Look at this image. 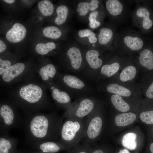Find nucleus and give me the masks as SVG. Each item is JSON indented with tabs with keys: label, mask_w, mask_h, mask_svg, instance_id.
<instances>
[{
	"label": "nucleus",
	"mask_w": 153,
	"mask_h": 153,
	"mask_svg": "<svg viewBox=\"0 0 153 153\" xmlns=\"http://www.w3.org/2000/svg\"><path fill=\"white\" fill-rule=\"evenodd\" d=\"M3 1L6 2L9 4L12 3L15 1L14 0H4Z\"/></svg>",
	"instance_id": "79ce46f5"
},
{
	"label": "nucleus",
	"mask_w": 153,
	"mask_h": 153,
	"mask_svg": "<svg viewBox=\"0 0 153 153\" xmlns=\"http://www.w3.org/2000/svg\"><path fill=\"white\" fill-rule=\"evenodd\" d=\"M56 44L52 42L45 43H39L37 44L35 48L36 52L39 54L45 55L55 48Z\"/></svg>",
	"instance_id": "c756f323"
},
{
	"label": "nucleus",
	"mask_w": 153,
	"mask_h": 153,
	"mask_svg": "<svg viewBox=\"0 0 153 153\" xmlns=\"http://www.w3.org/2000/svg\"><path fill=\"white\" fill-rule=\"evenodd\" d=\"M136 135L134 133H130L124 135L122 139V144L125 148L130 150H135L136 148Z\"/></svg>",
	"instance_id": "a878e982"
},
{
	"label": "nucleus",
	"mask_w": 153,
	"mask_h": 153,
	"mask_svg": "<svg viewBox=\"0 0 153 153\" xmlns=\"http://www.w3.org/2000/svg\"><path fill=\"white\" fill-rule=\"evenodd\" d=\"M99 12L95 10L90 13L89 17V25L92 28H95L100 26L101 22L97 20V17L99 15Z\"/></svg>",
	"instance_id": "72a5a7b5"
},
{
	"label": "nucleus",
	"mask_w": 153,
	"mask_h": 153,
	"mask_svg": "<svg viewBox=\"0 0 153 153\" xmlns=\"http://www.w3.org/2000/svg\"><path fill=\"white\" fill-rule=\"evenodd\" d=\"M145 94L148 98L153 99V82L147 89Z\"/></svg>",
	"instance_id": "e433bc0d"
},
{
	"label": "nucleus",
	"mask_w": 153,
	"mask_h": 153,
	"mask_svg": "<svg viewBox=\"0 0 153 153\" xmlns=\"http://www.w3.org/2000/svg\"><path fill=\"white\" fill-rule=\"evenodd\" d=\"M126 58L118 55L114 57L109 63L103 65L101 68V74L107 77L114 76L124 65Z\"/></svg>",
	"instance_id": "9b49d317"
},
{
	"label": "nucleus",
	"mask_w": 153,
	"mask_h": 153,
	"mask_svg": "<svg viewBox=\"0 0 153 153\" xmlns=\"http://www.w3.org/2000/svg\"><path fill=\"white\" fill-rule=\"evenodd\" d=\"M99 53L94 49L88 51L86 54V58L89 66L94 70L98 69L101 67L103 61L99 57Z\"/></svg>",
	"instance_id": "aec40b11"
},
{
	"label": "nucleus",
	"mask_w": 153,
	"mask_h": 153,
	"mask_svg": "<svg viewBox=\"0 0 153 153\" xmlns=\"http://www.w3.org/2000/svg\"><path fill=\"white\" fill-rule=\"evenodd\" d=\"M19 94L20 97L26 102L29 104H35L40 101L42 92L39 86L30 84L22 87Z\"/></svg>",
	"instance_id": "1a4fd4ad"
},
{
	"label": "nucleus",
	"mask_w": 153,
	"mask_h": 153,
	"mask_svg": "<svg viewBox=\"0 0 153 153\" xmlns=\"http://www.w3.org/2000/svg\"><path fill=\"white\" fill-rule=\"evenodd\" d=\"M6 48V45L4 42L1 40H0V52L1 53L4 51Z\"/></svg>",
	"instance_id": "58836bf2"
},
{
	"label": "nucleus",
	"mask_w": 153,
	"mask_h": 153,
	"mask_svg": "<svg viewBox=\"0 0 153 153\" xmlns=\"http://www.w3.org/2000/svg\"><path fill=\"white\" fill-rule=\"evenodd\" d=\"M43 153H55L64 150H69L73 147L71 146L60 142L51 141H44L32 143Z\"/></svg>",
	"instance_id": "9d476101"
},
{
	"label": "nucleus",
	"mask_w": 153,
	"mask_h": 153,
	"mask_svg": "<svg viewBox=\"0 0 153 153\" xmlns=\"http://www.w3.org/2000/svg\"><path fill=\"white\" fill-rule=\"evenodd\" d=\"M56 70L54 66L48 64L41 68L39 73L42 79L44 81L48 80L49 78H53L56 74Z\"/></svg>",
	"instance_id": "bb28decb"
},
{
	"label": "nucleus",
	"mask_w": 153,
	"mask_h": 153,
	"mask_svg": "<svg viewBox=\"0 0 153 153\" xmlns=\"http://www.w3.org/2000/svg\"><path fill=\"white\" fill-rule=\"evenodd\" d=\"M0 153H10L16 145L18 140L10 136L8 132L0 133Z\"/></svg>",
	"instance_id": "dca6fc26"
},
{
	"label": "nucleus",
	"mask_w": 153,
	"mask_h": 153,
	"mask_svg": "<svg viewBox=\"0 0 153 153\" xmlns=\"http://www.w3.org/2000/svg\"><path fill=\"white\" fill-rule=\"evenodd\" d=\"M99 1L97 0H92L90 2H81L78 3L77 11L81 16L86 15L89 10L93 11L99 6Z\"/></svg>",
	"instance_id": "b1692460"
},
{
	"label": "nucleus",
	"mask_w": 153,
	"mask_h": 153,
	"mask_svg": "<svg viewBox=\"0 0 153 153\" xmlns=\"http://www.w3.org/2000/svg\"><path fill=\"white\" fill-rule=\"evenodd\" d=\"M79 36L81 38L88 37L89 41L91 43L94 44L97 41L95 34L88 29H85L80 30L78 32Z\"/></svg>",
	"instance_id": "473e14b6"
},
{
	"label": "nucleus",
	"mask_w": 153,
	"mask_h": 153,
	"mask_svg": "<svg viewBox=\"0 0 153 153\" xmlns=\"http://www.w3.org/2000/svg\"><path fill=\"white\" fill-rule=\"evenodd\" d=\"M11 66L10 61L0 59V75L3 74Z\"/></svg>",
	"instance_id": "c9c22d12"
},
{
	"label": "nucleus",
	"mask_w": 153,
	"mask_h": 153,
	"mask_svg": "<svg viewBox=\"0 0 153 153\" xmlns=\"http://www.w3.org/2000/svg\"><path fill=\"white\" fill-rule=\"evenodd\" d=\"M131 58H126L122 70L119 76V79L123 83H129L133 81L137 74V67Z\"/></svg>",
	"instance_id": "f8f14e48"
},
{
	"label": "nucleus",
	"mask_w": 153,
	"mask_h": 153,
	"mask_svg": "<svg viewBox=\"0 0 153 153\" xmlns=\"http://www.w3.org/2000/svg\"><path fill=\"white\" fill-rule=\"evenodd\" d=\"M134 60L137 65L151 70L153 69V52L147 48H144L138 53Z\"/></svg>",
	"instance_id": "ddd939ff"
},
{
	"label": "nucleus",
	"mask_w": 153,
	"mask_h": 153,
	"mask_svg": "<svg viewBox=\"0 0 153 153\" xmlns=\"http://www.w3.org/2000/svg\"><path fill=\"white\" fill-rule=\"evenodd\" d=\"M96 105L95 100L93 98H83L78 103L72 104L62 117L63 118L69 117L84 118L92 112Z\"/></svg>",
	"instance_id": "39448f33"
},
{
	"label": "nucleus",
	"mask_w": 153,
	"mask_h": 153,
	"mask_svg": "<svg viewBox=\"0 0 153 153\" xmlns=\"http://www.w3.org/2000/svg\"><path fill=\"white\" fill-rule=\"evenodd\" d=\"M150 150L151 153H153V143L150 144Z\"/></svg>",
	"instance_id": "a19ab883"
},
{
	"label": "nucleus",
	"mask_w": 153,
	"mask_h": 153,
	"mask_svg": "<svg viewBox=\"0 0 153 153\" xmlns=\"http://www.w3.org/2000/svg\"><path fill=\"white\" fill-rule=\"evenodd\" d=\"M52 94L53 99L58 103L61 105L66 110L71 107V103L70 95L67 92L60 91L58 88H54Z\"/></svg>",
	"instance_id": "a211bd4d"
},
{
	"label": "nucleus",
	"mask_w": 153,
	"mask_h": 153,
	"mask_svg": "<svg viewBox=\"0 0 153 153\" xmlns=\"http://www.w3.org/2000/svg\"><path fill=\"white\" fill-rule=\"evenodd\" d=\"M22 118L16 114L12 108L7 104L0 108V133L8 132L22 124Z\"/></svg>",
	"instance_id": "423d86ee"
},
{
	"label": "nucleus",
	"mask_w": 153,
	"mask_h": 153,
	"mask_svg": "<svg viewBox=\"0 0 153 153\" xmlns=\"http://www.w3.org/2000/svg\"><path fill=\"white\" fill-rule=\"evenodd\" d=\"M63 80L69 88L76 90H81L85 86L84 82L77 77L71 75H65Z\"/></svg>",
	"instance_id": "5701e85b"
},
{
	"label": "nucleus",
	"mask_w": 153,
	"mask_h": 153,
	"mask_svg": "<svg viewBox=\"0 0 153 153\" xmlns=\"http://www.w3.org/2000/svg\"><path fill=\"white\" fill-rule=\"evenodd\" d=\"M115 28L103 27L99 30L97 39L99 44L103 46L112 45L116 33Z\"/></svg>",
	"instance_id": "2eb2a0df"
},
{
	"label": "nucleus",
	"mask_w": 153,
	"mask_h": 153,
	"mask_svg": "<svg viewBox=\"0 0 153 153\" xmlns=\"http://www.w3.org/2000/svg\"><path fill=\"white\" fill-rule=\"evenodd\" d=\"M105 7L109 15L117 24L122 22L126 18L128 9L127 6L122 1L107 0Z\"/></svg>",
	"instance_id": "6e6552de"
},
{
	"label": "nucleus",
	"mask_w": 153,
	"mask_h": 153,
	"mask_svg": "<svg viewBox=\"0 0 153 153\" xmlns=\"http://www.w3.org/2000/svg\"><path fill=\"white\" fill-rule=\"evenodd\" d=\"M140 118L142 122L147 124H153V110L145 111L142 112Z\"/></svg>",
	"instance_id": "f704fd0d"
},
{
	"label": "nucleus",
	"mask_w": 153,
	"mask_h": 153,
	"mask_svg": "<svg viewBox=\"0 0 153 153\" xmlns=\"http://www.w3.org/2000/svg\"><path fill=\"white\" fill-rule=\"evenodd\" d=\"M150 15V12L147 7L137 4L131 14L133 26L143 32L149 29L153 25Z\"/></svg>",
	"instance_id": "0eeeda50"
},
{
	"label": "nucleus",
	"mask_w": 153,
	"mask_h": 153,
	"mask_svg": "<svg viewBox=\"0 0 153 153\" xmlns=\"http://www.w3.org/2000/svg\"><path fill=\"white\" fill-rule=\"evenodd\" d=\"M67 54L73 69L79 70L82 63V56L79 49L75 47H71L68 49Z\"/></svg>",
	"instance_id": "6ab92c4d"
},
{
	"label": "nucleus",
	"mask_w": 153,
	"mask_h": 153,
	"mask_svg": "<svg viewBox=\"0 0 153 153\" xmlns=\"http://www.w3.org/2000/svg\"><path fill=\"white\" fill-rule=\"evenodd\" d=\"M26 29L24 26L20 23H16L7 32L6 39L9 41L16 43L22 40L26 36Z\"/></svg>",
	"instance_id": "4468645a"
},
{
	"label": "nucleus",
	"mask_w": 153,
	"mask_h": 153,
	"mask_svg": "<svg viewBox=\"0 0 153 153\" xmlns=\"http://www.w3.org/2000/svg\"></svg>",
	"instance_id": "a18cd8bd"
},
{
	"label": "nucleus",
	"mask_w": 153,
	"mask_h": 153,
	"mask_svg": "<svg viewBox=\"0 0 153 153\" xmlns=\"http://www.w3.org/2000/svg\"><path fill=\"white\" fill-rule=\"evenodd\" d=\"M92 146L84 143L82 144H78L70 149L69 153H91Z\"/></svg>",
	"instance_id": "2f4dec72"
},
{
	"label": "nucleus",
	"mask_w": 153,
	"mask_h": 153,
	"mask_svg": "<svg viewBox=\"0 0 153 153\" xmlns=\"http://www.w3.org/2000/svg\"><path fill=\"white\" fill-rule=\"evenodd\" d=\"M110 99L113 106L118 111L125 112L129 110L130 108L129 105L124 100L122 97L112 94L110 97Z\"/></svg>",
	"instance_id": "393cba45"
},
{
	"label": "nucleus",
	"mask_w": 153,
	"mask_h": 153,
	"mask_svg": "<svg viewBox=\"0 0 153 153\" xmlns=\"http://www.w3.org/2000/svg\"><path fill=\"white\" fill-rule=\"evenodd\" d=\"M118 153H130V152L127 149H124L120 150Z\"/></svg>",
	"instance_id": "ea45409f"
},
{
	"label": "nucleus",
	"mask_w": 153,
	"mask_h": 153,
	"mask_svg": "<svg viewBox=\"0 0 153 153\" xmlns=\"http://www.w3.org/2000/svg\"><path fill=\"white\" fill-rule=\"evenodd\" d=\"M91 153H105L104 150L101 149L95 148L92 146Z\"/></svg>",
	"instance_id": "4c0bfd02"
},
{
	"label": "nucleus",
	"mask_w": 153,
	"mask_h": 153,
	"mask_svg": "<svg viewBox=\"0 0 153 153\" xmlns=\"http://www.w3.org/2000/svg\"><path fill=\"white\" fill-rule=\"evenodd\" d=\"M92 46H94V47L95 46V44H92Z\"/></svg>",
	"instance_id": "37998d69"
},
{
	"label": "nucleus",
	"mask_w": 153,
	"mask_h": 153,
	"mask_svg": "<svg viewBox=\"0 0 153 153\" xmlns=\"http://www.w3.org/2000/svg\"><path fill=\"white\" fill-rule=\"evenodd\" d=\"M85 124L84 118H66L62 124L59 142L73 147L77 145L83 138Z\"/></svg>",
	"instance_id": "7ed1b4c3"
},
{
	"label": "nucleus",
	"mask_w": 153,
	"mask_h": 153,
	"mask_svg": "<svg viewBox=\"0 0 153 153\" xmlns=\"http://www.w3.org/2000/svg\"><path fill=\"white\" fill-rule=\"evenodd\" d=\"M25 67L24 64L22 63H18L11 65L3 75V80L9 82L21 74Z\"/></svg>",
	"instance_id": "412c9836"
},
{
	"label": "nucleus",
	"mask_w": 153,
	"mask_h": 153,
	"mask_svg": "<svg viewBox=\"0 0 153 153\" xmlns=\"http://www.w3.org/2000/svg\"><path fill=\"white\" fill-rule=\"evenodd\" d=\"M42 32L45 37L53 39L59 38L61 34L60 30L54 26H50L44 28Z\"/></svg>",
	"instance_id": "7c9ffc66"
},
{
	"label": "nucleus",
	"mask_w": 153,
	"mask_h": 153,
	"mask_svg": "<svg viewBox=\"0 0 153 153\" xmlns=\"http://www.w3.org/2000/svg\"><path fill=\"white\" fill-rule=\"evenodd\" d=\"M136 118L135 114L133 112L122 113L115 116V123L118 126H124L132 123L135 120Z\"/></svg>",
	"instance_id": "4be33fe9"
},
{
	"label": "nucleus",
	"mask_w": 153,
	"mask_h": 153,
	"mask_svg": "<svg viewBox=\"0 0 153 153\" xmlns=\"http://www.w3.org/2000/svg\"><path fill=\"white\" fill-rule=\"evenodd\" d=\"M106 90L112 94L124 97L131 96L133 93L130 88L124 84L116 82H112L108 84L106 86Z\"/></svg>",
	"instance_id": "f3484780"
},
{
	"label": "nucleus",
	"mask_w": 153,
	"mask_h": 153,
	"mask_svg": "<svg viewBox=\"0 0 153 153\" xmlns=\"http://www.w3.org/2000/svg\"><path fill=\"white\" fill-rule=\"evenodd\" d=\"M38 7L41 12L44 16H49L53 14L54 7L50 1L44 0L40 1L38 4Z\"/></svg>",
	"instance_id": "cd10ccee"
},
{
	"label": "nucleus",
	"mask_w": 153,
	"mask_h": 153,
	"mask_svg": "<svg viewBox=\"0 0 153 153\" xmlns=\"http://www.w3.org/2000/svg\"><path fill=\"white\" fill-rule=\"evenodd\" d=\"M63 118L54 114H29L22 118L26 140L59 142Z\"/></svg>",
	"instance_id": "f257e3e1"
},
{
	"label": "nucleus",
	"mask_w": 153,
	"mask_h": 153,
	"mask_svg": "<svg viewBox=\"0 0 153 153\" xmlns=\"http://www.w3.org/2000/svg\"><path fill=\"white\" fill-rule=\"evenodd\" d=\"M98 107L96 105L94 109L87 116L86 121L85 128L83 143L92 146L100 135L103 125V120L99 114Z\"/></svg>",
	"instance_id": "20e7f679"
},
{
	"label": "nucleus",
	"mask_w": 153,
	"mask_h": 153,
	"mask_svg": "<svg viewBox=\"0 0 153 153\" xmlns=\"http://www.w3.org/2000/svg\"><path fill=\"white\" fill-rule=\"evenodd\" d=\"M45 153L42 152V153Z\"/></svg>",
	"instance_id": "c03bdc74"
},
{
	"label": "nucleus",
	"mask_w": 153,
	"mask_h": 153,
	"mask_svg": "<svg viewBox=\"0 0 153 153\" xmlns=\"http://www.w3.org/2000/svg\"><path fill=\"white\" fill-rule=\"evenodd\" d=\"M141 32L128 29L116 33L112 48L117 54L139 53L144 47Z\"/></svg>",
	"instance_id": "f03ea898"
},
{
	"label": "nucleus",
	"mask_w": 153,
	"mask_h": 153,
	"mask_svg": "<svg viewBox=\"0 0 153 153\" xmlns=\"http://www.w3.org/2000/svg\"><path fill=\"white\" fill-rule=\"evenodd\" d=\"M56 12L57 16L55 19V23L58 25L62 24L67 19L68 13V8L65 5H60L57 8Z\"/></svg>",
	"instance_id": "c85d7f7f"
}]
</instances>
